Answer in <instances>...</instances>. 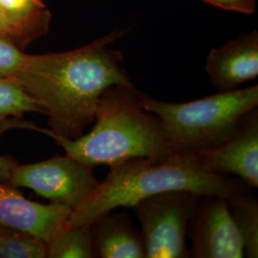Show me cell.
I'll use <instances>...</instances> for the list:
<instances>
[{"instance_id": "obj_1", "label": "cell", "mask_w": 258, "mask_h": 258, "mask_svg": "<svg viewBox=\"0 0 258 258\" xmlns=\"http://www.w3.org/2000/svg\"><path fill=\"white\" fill-rule=\"evenodd\" d=\"M128 30H113L91 43L61 53L28 55L15 80L48 116L53 136L77 139L95 120L99 100L112 85L134 86L123 55L111 48Z\"/></svg>"}, {"instance_id": "obj_2", "label": "cell", "mask_w": 258, "mask_h": 258, "mask_svg": "<svg viewBox=\"0 0 258 258\" xmlns=\"http://www.w3.org/2000/svg\"><path fill=\"white\" fill-rule=\"evenodd\" d=\"M175 190L230 199L250 188L238 178L209 170L195 153L131 159L110 166L106 178L72 212L67 225L91 224L115 209L132 208L145 198Z\"/></svg>"}, {"instance_id": "obj_3", "label": "cell", "mask_w": 258, "mask_h": 258, "mask_svg": "<svg viewBox=\"0 0 258 258\" xmlns=\"http://www.w3.org/2000/svg\"><path fill=\"white\" fill-rule=\"evenodd\" d=\"M134 86L112 85L102 93L92 130L77 139L54 136L65 154L86 166H115L173 152L156 116L146 110Z\"/></svg>"}, {"instance_id": "obj_4", "label": "cell", "mask_w": 258, "mask_h": 258, "mask_svg": "<svg viewBox=\"0 0 258 258\" xmlns=\"http://www.w3.org/2000/svg\"><path fill=\"white\" fill-rule=\"evenodd\" d=\"M140 98L145 109L158 118L173 152L197 153L219 146L257 108L258 85L178 103L161 102L143 92Z\"/></svg>"}, {"instance_id": "obj_5", "label": "cell", "mask_w": 258, "mask_h": 258, "mask_svg": "<svg viewBox=\"0 0 258 258\" xmlns=\"http://www.w3.org/2000/svg\"><path fill=\"white\" fill-rule=\"evenodd\" d=\"M202 196L187 190L167 191L132 207L142 226L146 258L190 257L185 237Z\"/></svg>"}, {"instance_id": "obj_6", "label": "cell", "mask_w": 258, "mask_h": 258, "mask_svg": "<svg viewBox=\"0 0 258 258\" xmlns=\"http://www.w3.org/2000/svg\"><path fill=\"white\" fill-rule=\"evenodd\" d=\"M9 183L16 187L31 188L51 203L74 211L97 188L100 181L92 166L65 154L29 165L17 163L12 169Z\"/></svg>"}, {"instance_id": "obj_7", "label": "cell", "mask_w": 258, "mask_h": 258, "mask_svg": "<svg viewBox=\"0 0 258 258\" xmlns=\"http://www.w3.org/2000/svg\"><path fill=\"white\" fill-rule=\"evenodd\" d=\"M194 258H241L243 242L228 209L227 199L202 196L188 223L187 233Z\"/></svg>"}, {"instance_id": "obj_8", "label": "cell", "mask_w": 258, "mask_h": 258, "mask_svg": "<svg viewBox=\"0 0 258 258\" xmlns=\"http://www.w3.org/2000/svg\"><path fill=\"white\" fill-rule=\"evenodd\" d=\"M214 173L235 175L249 188L258 186V109L240 122L229 138L215 148L195 153Z\"/></svg>"}, {"instance_id": "obj_9", "label": "cell", "mask_w": 258, "mask_h": 258, "mask_svg": "<svg viewBox=\"0 0 258 258\" xmlns=\"http://www.w3.org/2000/svg\"><path fill=\"white\" fill-rule=\"evenodd\" d=\"M72 210L25 198L9 182H0V226L34 234L48 244L67 226Z\"/></svg>"}, {"instance_id": "obj_10", "label": "cell", "mask_w": 258, "mask_h": 258, "mask_svg": "<svg viewBox=\"0 0 258 258\" xmlns=\"http://www.w3.org/2000/svg\"><path fill=\"white\" fill-rule=\"evenodd\" d=\"M212 86L219 91L239 88L258 76V32L252 30L212 48L205 66Z\"/></svg>"}, {"instance_id": "obj_11", "label": "cell", "mask_w": 258, "mask_h": 258, "mask_svg": "<svg viewBox=\"0 0 258 258\" xmlns=\"http://www.w3.org/2000/svg\"><path fill=\"white\" fill-rule=\"evenodd\" d=\"M90 225L95 257L146 258L142 234L126 213H107Z\"/></svg>"}, {"instance_id": "obj_12", "label": "cell", "mask_w": 258, "mask_h": 258, "mask_svg": "<svg viewBox=\"0 0 258 258\" xmlns=\"http://www.w3.org/2000/svg\"><path fill=\"white\" fill-rule=\"evenodd\" d=\"M0 10L28 45L49 31L52 15L42 0H0Z\"/></svg>"}, {"instance_id": "obj_13", "label": "cell", "mask_w": 258, "mask_h": 258, "mask_svg": "<svg viewBox=\"0 0 258 258\" xmlns=\"http://www.w3.org/2000/svg\"><path fill=\"white\" fill-rule=\"evenodd\" d=\"M231 218L239 231L244 255L258 257V200L247 191L227 199Z\"/></svg>"}, {"instance_id": "obj_14", "label": "cell", "mask_w": 258, "mask_h": 258, "mask_svg": "<svg viewBox=\"0 0 258 258\" xmlns=\"http://www.w3.org/2000/svg\"><path fill=\"white\" fill-rule=\"evenodd\" d=\"M48 258H93L91 225L66 226L47 244Z\"/></svg>"}, {"instance_id": "obj_15", "label": "cell", "mask_w": 258, "mask_h": 258, "mask_svg": "<svg viewBox=\"0 0 258 258\" xmlns=\"http://www.w3.org/2000/svg\"><path fill=\"white\" fill-rule=\"evenodd\" d=\"M47 244L26 231L0 226V258H45Z\"/></svg>"}, {"instance_id": "obj_16", "label": "cell", "mask_w": 258, "mask_h": 258, "mask_svg": "<svg viewBox=\"0 0 258 258\" xmlns=\"http://www.w3.org/2000/svg\"><path fill=\"white\" fill-rule=\"evenodd\" d=\"M44 114L35 99L13 79L0 77V125L7 117L20 119L25 113Z\"/></svg>"}, {"instance_id": "obj_17", "label": "cell", "mask_w": 258, "mask_h": 258, "mask_svg": "<svg viewBox=\"0 0 258 258\" xmlns=\"http://www.w3.org/2000/svg\"><path fill=\"white\" fill-rule=\"evenodd\" d=\"M28 54L22 52L12 41L0 37V77L13 78L27 60Z\"/></svg>"}, {"instance_id": "obj_18", "label": "cell", "mask_w": 258, "mask_h": 258, "mask_svg": "<svg viewBox=\"0 0 258 258\" xmlns=\"http://www.w3.org/2000/svg\"><path fill=\"white\" fill-rule=\"evenodd\" d=\"M213 6L225 11L239 13L243 15H253L256 6L250 4L248 0H203Z\"/></svg>"}, {"instance_id": "obj_19", "label": "cell", "mask_w": 258, "mask_h": 258, "mask_svg": "<svg viewBox=\"0 0 258 258\" xmlns=\"http://www.w3.org/2000/svg\"><path fill=\"white\" fill-rule=\"evenodd\" d=\"M0 37H4L12 41L17 46L23 49L28 46L25 38L19 31V29L13 25L4 14L0 10Z\"/></svg>"}, {"instance_id": "obj_20", "label": "cell", "mask_w": 258, "mask_h": 258, "mask_svg": "<svg viewBox=\"0 0 258 258\" xmlns=\"http://www.w3.org/2000/svg\"><path fill=\"white\" fill-rule=\"evenodd\" d=\"M17 162L7 156H0V182H9L13 167Z\"/></svg>"}, {"instance_id": "obj_21", "label": "cell", "mask_w": 258, "mask_h": 258, "mask_svg": "<svg viewBox=\"0 0 258 258\" xmlns=\"http://www.w3.org/2000/svg\"><path fill=\"white\" fill-rule=\"evenodd\" d=\"M250 4H252V5H254V6H256V0H248Z\"/></svg>"}]
</instances>
